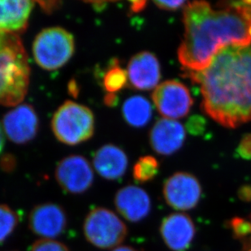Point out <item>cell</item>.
Here are the masks:
<instances>
[{
    "instance_id": "36",
    "label": "cell",
    "mask_w": 251,
    "mask_h": 251,
    "mask_svg": "<svg viewBox=\"0 0 251 251\" xmlns=\"http://www.w3.org/2000/svg\"><path fill=\"white\" fill-rule=\"evenodd\" d=\"M251 251V248H249V249L246 250V251Z\"/></svg>"
},
{
    "instance_id": "34",
    "label": "cell",
    "mask_w": 251,
    "mask_h": 251,
    "mask_svg": "<svg viewBox=\"0 0 251 251\" xmlns=\"http://www.w3.org/2000/svg\"><path fill=\"white\" fill-rule=\"evenodd\" d=\"M93 4V7H95L96 11H102L103 10L106 2H91Z\"/></svg>"
},
{
    "instance_id": "18",
    "label": "cell",
    "mask_w": 251,
    "mask_h": 251,
    "mask_svg": "<svg viewBox=\"0 0 251 251\" xmlns=\"http://www.w3.org/2000/svg\"><path fill=\"white\" fill-rule=\"evenodd\" d=\"M122 112L124 119L129 126L142 128L147 126L151 119V104L146 98L135 95L125 101Z\"/></svg>"
},
{
    "instance_id": "11",
    "label": "cell",
    "mask_w": 251,
    "mask_h": 251,
    "mask_svg": "<svg viewBox=\"0 0 251 251\" xmlns=\"http://www.w3.org/2000/svg\"><path fill=\"white\" fill-rule=\"evenodd\" d=\"M38 115L28 103L18 105L2 119L5 133L16 144H25L35 138L38 131Z\"/></svg>"
},
{
    "instance_id": "35",
    "label": "cell",
    "mask_w": 251,
    "mask_h": 251,
    "mask_svg": "<svg viewBox=\"0 0 251 251\" xmlns=\"http://www.w3.org/2000/svg\"><path fill=\"white\" fill-rule=\"evenodd\" d=\"M249 35L251 38V26H250V28H249Z\"/></svg>"
},
{
    "instance_id": "37",
    "label": "cell",
    "mask_w": 251,
    "mask_h": 251,
    "mask_svg": "<svg viewBox=\"0 0 251 251\" xmlns=\"http://www.w3.org/2000/svg\"><path fill=\"white\" fill-rule=\"evenodd\" d=\"M250 221H251V216H250Z\"/></svg>"
},
{
    "instance_id": "33",
    "label": "cell",
    "mask_w": 251,
    "mask_h": 251,
    "mask_svg": "<svg viewBox=\"0 0 251 251\" xmlns=\"http://www.w3.org/2000/svg\"><path fill=\"white\" fill-rule=\"evenodd\" d=\"M112 251H138V250L133 248L132 247H128V246H121V247H116L115 249L112 250Z\"/></svg>"
},
{
    "instance_id": "4",
    "label": "cell",
    "mask_w": 251,
    "mask_h": 251,
    "mask_svg": "<svg viewBox=\"0 0 251 251\" xmlns=\"http://www.w3.org/2000/svg\"><path fill=\"white\" fill-rule=\"evenodd\" d=\"M95 128L92 111L74 101L64 102L51 120V128L55 138L69 146H76L90 139Z\"/></svg>"
},
{
    "instance_id": "1",
    "label": "cell",
    "mask_w": 251,
    "mask_h": 251,
    "mask_svg": "<svg viewBox=\"0 0 251 251\" xmlns=\"http://www.w3.org/2000/svg\"><path fill=\"white\" fill-rule=\"evenodd\" d=\"M190 76L201 85V108L214 121L230 128L251 121V44L224 47Z\"/></svg>"
},
{
    "instance_id": "2",
    "label": "cell",
    "mask_w": 251,
    "mask_h": 251,
    "mask_svg": "<svg viewBox=\"0 0 251 251\" xmlns=\"http://www.w3.org/2000/svg\"><path fill=\"white\" fill-rule=\"evenodd\" d=\"M184 39L178 59L189 72L202 71L221 48L251 44V22L242 12L213 10L205 1L188 2L184 9Z\"/></svg>"
},
{
    "instance_id": "21",
    "label": "cell",
    "mask_w": 251,
    "mask_h": 251,
    "mask_svg": "<svg viewBox=\"0 0 251 251\" xmlns=\"http://www.w3.org/2000/svg\"><path fill=\"white\" fill-rule=\"evenodd\" d=\"M18 212L5 204H0V245L4 243L19 225Z\"/></svg>"
},
{
    "instance_id": "8",
    "label": "cell",
    "mask_w": 251,
    "mask_h": 251,
    "mask_svg": "<svg viewBox=\"0 0 251 251\" xmlns=\"http://www.w3.org/2000/svg\"><path fill=\"white\" fill-rule=\"evenodd\" d=\"M163 195L168 206L176 211H190L199 205L201 187L196 176L185 172L176 173L167 179Z\"/></svg>"
},
{
    "instance_id": "30",
    "label": "cell",
    "mask_w": 251,
    "mask_h": 251,
    "mask_svg": "<svg viewBox=\"0 0 251 251\" xmlns=\"http://www.w3.org/2000/svg\"><path fill=\"white\" fill-rule=\"evenodd\" d=\"M130 12L132 13H138L144 10L147 6V1H133L130 2Z\"/></svg>"
},
{
    "instance_id": "5",
    "label": "cell",
    "mask_w": 251,
    "mask_h": 251,
    "mask_svg": "<svg viewBox=\"0 0 251 251\" xmlns=\"http://www.w3.org/2000/svg\"><path fill=\"white\" fill-rule=\"evenodd\" d=\"M74 52V36L61 27L44 28L33 41L34 60L47 71L60 69L69 61Z\"/></svg>"
},
{
    "instance_id": "15",
    "label": "cell",
    "mask_w": 251,
    "mask_h": 251,
    "mask_svg": "<svg viewBox=\"0 0 251 251\" xmlns=\"http://www.w3.org/2000/svg\"><path fill=\"white\" fill-rule=\"evenodd\" d=\"M185 128L177 121L160 119L150 133V142L158 154L170 155L177 151L185 142Z\"/></svg>"
},
{
    "instance_id": "31",
    "label": "cell",
    "mask_w": 251,
    "mask_h": 251,
    "mask_svg": "<svg viewBox=\"0 0 251 251\" xmlns=\"http://www.w3.org/2000/svg\"><path fill=\"white\" fill-rule=\"evenodd\" d=\"M103 100L107 107H113L119 103V97L116 94H107Z\"/></svg>"
},
{
    "instance_id": "22",
    "label": "cell",
    "mask_w": 251,
    "mask_h": 251,
    "mask_svg": "<svg viewBox=\"0 0 251 251\" xmlns=\"http://www.w3.org/2000/svg\"><path fill=\"white\" fill-rule=\"evenodd\" d=\"M227 226L231 231L235 239L239 241L242 245L251 237V221L242 217H234L227 221Z\"/></svg>"
},
{
    "instance_id": "3",
    "label": "cell",
    "mask_w": 251,
    "mask_h": 251,
    "mask_svg": "<svg viewBox=\"0 0 251 251\" xmlns=\"http://www.w3.org/2000/svg\"><path fill=\"white\" fill-rule=\"evenodd\" d=\"M28 58L17 34L0 32V105L18 106L28 93Z\"/></svg>"
},
{
    "instance_id": "13",
    "label": "cell",
    "mask_w": 251,
    "mask_h": 251,
    "mask_svg": "<svg viewBox=\"0 0 251 251\" xmlns=\"http://www.w3.org/2000/svg\"><path fill=\"white\" fill-rule=\"evenodd\" d=\"M116 210L126 221L138 223L149 216L151 200L142 188L127 185L116 192L114 198Z\"/></svg>"
},
{
    "instance_id": "29",
    "label": "cell",
    "mask_w": 251,
    "mask_h": 251,
    "mask_svg": "<svg viewBox=\"0 0 251 251\" xmlns=\"http://www.w3.org/2000/svg\"><path fill=\"white\" fill-rule=\"evenodd\" d=\"M1 167L5 172H12L16 168V161L12 157H6L1 162Z\"/></svg>"
},
{
    "instance_id": "23",
    "label": "cell",
    "mask_w": 251,
    "mask_h": 251,
    "mask_svg": "<svg viewBox=\"0 0 251 251\" xmlns=\"http://www.w3.org/2000/svg\"><path fill=\"white\" fill-rule=\"evenodd\" d=\"M30 251H70L66 245L52 239H41L34 242Z\"/></svg>"
},
{
    "instance_id": "24",
    "label": "cell",
    "mask_w": 251,
    "mask_h": 251,
    "mask_svg": "<svg viewBox=\"0 0 251 251\" xmlns=\"http://www.w3.org/2000/svg\"><path fill=\"white\" fill-rule=\"evenodd\" d=\"M206 120L202 116L195 115L188 120L186 129L192 135H201L206 129Z\"/></svg>"
},
{
    "instance_id": "12",
    "label": "cell",
    "mask_w": 251,
    "mask_h": 251,
    "mask_svg": "<svg viewBox=\"0 0 251 251\" xmlns=\"http://www.w3.org/2000/svg\"><path fill=\"white\" fill-rule=\"evenodd\" d=\"M159 230L164 243L173 251H187L196 234L192 219L183 213L166 216L162 221Z\"/></svg>"
},
{
    "instance_id": "17",
    "label": "cell",
    "mask_w": 251,
    "mask_h": 251,
    "mask_svg": "<svg viewBox=\"0 0 251 251\" xmlns=\"http://www.w3.org/2000/svg\"><path fill=\"white\" fill-rule=\"evenodd\" d=\"M128 157L123 150L112 144L100 147L93 158V165L98 174L108 180L123 177L128 168Z\"/></svg>"
},
{
    "instance_id": "26",
    "label": "cell",
    "mask_w": 251,
    "mask_h": 251,
    "mask_svg": "<svg viewBox=\"0 0 251 251\" xmlns=\"http://www.w3.org/2000/svg\"><path fill=\"white\" fill-rule=\"evenodd\" d=\"M154 3L160 9L166 11H176L187 4L185 1H154Z\"/></svg>"
},
{
    "instance_id": "25",
    "label": "cell",
    "mask_w": 251,
    "mask_h": 251,
    "mask_svg": "<svg viewBox=\"0 0 251 251\" xmlns=\"http://www.w3.org/2000/svg\"><path fill=\"white\" fill-rule=\"evenodd\" d=\"M237 154L241 158L250 160L251 159V134L248 133L242 138L237 149Z\"/></svg>"
},
{
    "instance_id": "27",
    "label": "cell",
    "mask_w": 251,
    "mask_h": 251,
    "mask_svg": "<svg viewBox=\"0 0 251 251\" xmlns=\"http://www.w3.org/2000/svg\"><path fill=\"white\" fill-rule=\"evenodd\" d=\"M237 195L242 201L246 202L251 201V185H244L241 186L237 192Z\"/></svg>"
},
{
    "instance_id": "9",
    "label": "cell",
    "mask_w": 251,
    "mask_h": 251,
    "mask_svg": "<svg viewBox=\"0 0 251 251\" xmlns=\"http://www.w3.org/2000/svg\"><path fill=\"white\" fill-rule=\"evenodd\" d=\"M152 100L162 116L174 121L187 116L194 102L188 88L174 80L158 85L152 94Z\"/></svg>"
},
{
    "instance_id": "32",
    "label": "cell",
    "mask_w": 251,
    "mask_h": 251,
    "mask_svg": "<svg viewBox=\"0 0 251 251\" xmlns=\"http://www.w3.org/2000/svg\"><path fill=\"white\" fill-rule=\"evenodd\" d=\"M4 133H3V128L2 125L0 124V153L2 152L3 147H4Z\"/></svg>"
},
{
    "instance_id": "10",
    "label": "cell",
    "mask_w": 251,
    "mask_h": 251,
    "mask_svg": "<svg viewBox=\"0 0 251 251\" xmlns=\"http://www.w3.org/2000/svg\"><path fill=\"white\" fill-rule=\"evenodd\" d=\"M28 227L43 239H52L64 233L68 216L63 206L54 202L38 204L28 215Z\"/></svg>"
},
{
    "instance_id": "14",
    "label": "cell",
    "mask_w": 251,
    "mask_h": 251,
    "mask_svg": "<svg viewBox=\"0 0 251 251\" xmlns=\"http://www.w3.org/2000/svg\"><path fill=\"white\" fill-rule=\"evenodd\" d=\"M127 74L131 86L138 90H151L157 87L161 78L159 60L149 51L133 55L128 63Z\"/></svg>"
},
{
    "instance_id": "19",
    "label": "cell",
    "mask_w": 251,
    "mask_h": 251,
    "mask_svg": "<svg viewBox=\"0 0 251 251\" xmlns=\"http://www.w3.org/2000/svg\"><path fill=\"white\" fill-rule=\"evenodd\" d=\"M127 71L119 64L118 59H114L103 74L102 85L107 94H116L126 87L128 82Z\"/></svg>"
},
{
    "instance_id": "7",
    "label": "cell",
    "mask_w": 251,
    "mask_h": 251,
    "mask_svg": "<svg viewBox=\"0 0 251 251\" xmlns=\"http://www.w3.org/2000/svg\"><path fill=\"white\" fill-rule=\"evenodd\" d=\"M55 179L59 187L70 195H82L90 190L95 175L90 163L85 157L72 154L57 164Z\"/></svg>"
},
{
    "instance_id": "28",
    "label": "cell",
    "mask_w": 251,
    "mask_h": 251,
    "mask_svg": "<svg viewBox=\"0 0 251 251\" xmlns=\"http://www.w3.org/2000/svg\"><path fill=\"white\" fill-rule=\"evenodd\" d=\"M38 3L40 5L43 12L46 13H51L56 10L58 7H59V4L61 2L59 1H48V2H38Z\"/></svg>"
},
{
    "instance_id": "6",
    "label": "cell",
    "mask_w": 251,
    "mask_h": 251,
    "mask_svg": "<svg viewBox=\"0 0 251 251\" xmlns=\"http://www.w3.org/2000/svg\"><path fill=\"white\" fill-rule=\"evenodd\" d=\"M85 239L99 249H115L126 240L128 228L115 212L105 207H95L85 216Z\"/></svg>"
},
{
    "instance_id": "16",
    "label": "cell",
    "mask_w": 251,
    "mask_h": 251,
    "mask_svg": "<svg viewBox=\"0 0 251 251\" xmlns=\"http://www.w3.org/2000/svg\"><path fill=\"white\" fill-rule=\"evenodd\" d=\"M35 2L28 0H0V32L24 33Z\"/></svg>"
},
{
    "instance_id": "20",
    "label": "cell",
    "mask_w": 251,
    "mask_h": 251,
    "mask_svg": "<svg viewBox=\"0 0 251 251\" xmlns=\"http://www.w3.org/2000/svg\"><path fill=\"white\" fill-rule=\"evenodd\" d=\"M159 162L151 155L141 157L133 168V179L138 183L149 182L159 173Z\"/></svg>"
}]
</instances>
